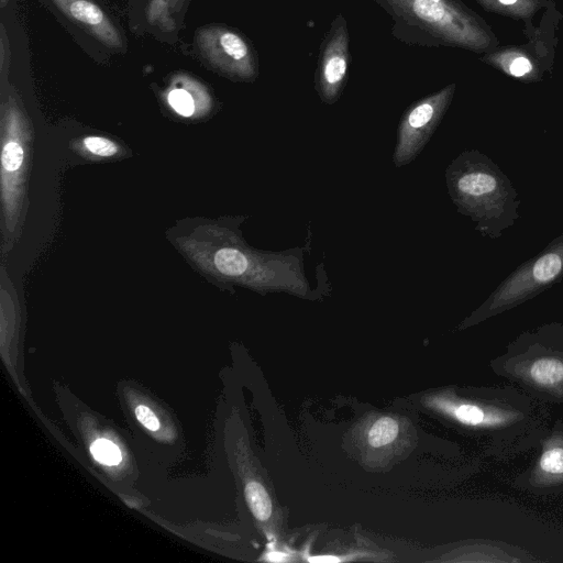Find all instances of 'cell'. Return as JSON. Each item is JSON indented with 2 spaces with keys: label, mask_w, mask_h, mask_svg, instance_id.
<instances>
[{
  "label": "cell",
  "mask_w": 563,
  "mask_h": 563,
  "mask_svg": "<svg viewBox=\"0 0 563 563\" xmlns=\"http://www.w3.org/2000/svg\"><path fill=\"white\" fill-rule=\"evenodd\" d=\"M489 366L532 398L563 405V327L519 335Z\"/></svg>",
  "instance_id": "1"
},
{
  "label": "cell",
  "mask_w": 563,
  "mask_h": 563,
  "mask_svg": "<svg viewBox=\"0 0 563 563\" xmlns=\"http://www.w3.org/2000/svg\"><path fill=\"white\" fill-rule=\"evenodd\" d=\"M391 19V35L407 45L439 46L467 41L464 15L452 0H373Z\"/></svg>",
  "instance_id": "2"
},
{
  "label": "cell",
  "mask_w": 563,
  "mask_h": 563,
  "mask_svg": "<svg viewBox=\"0 0 563 563\" xmlns=\"http://www.w3.org/2000/svg\"><path fill=\"white\" fill-rule=\"evenodd\" d=\"M195 41L203 59L219 74L238 81H254L258 77L257 53L240 32L212 24L198 29Z\"/></svg>",
  "instance_id": "3"
},
{
  "label": "cell",
  "mask_w": 563,
  "mask_h": 563,
  "mask_svg": "<svg viewBox=\"0 0 563 563\" xmlns=\"http://www.w3.org/2000/svg\"><path fill=\"white\" fill-rule=\"evenodd\" d=\"M350 34L342 13L335 15L320 44L314 87L320 99L332 104L345 87L350 66Z\"/></svg>",
  "instance_id": "4"
},
{
  "label": "cell",
  "mask_w": 563,
  "mask_h": 563,
  "mask_svg": "<svg viewBox=\"0 0 563 563\" xmlns=\"http://www.w3.org/2000/svg\"><path fill=\"white\" fill-rule=\"evenodd\" d=\"M540 449L530 466L519 473L515 486L532 495L563 492V420H556L539 439Z\"/></svg>",
  "instance_id": "5"
},
{
  "label": "cell",
  "mask_w": 563,
  "mask_h": 563,
  "mask_svg": "<svg viewBox=\"0 0 563 563\" xmlns=\"http://www.w3.org/2000/svg\"><path fill=\"white\" fill-rule=\"evenodd\" d=\"M453 87H446L411 104L405 112L398 133L395 163L411 161L421 150L441 119L452 96Z\"/></svg>",
  "instance_id": "6"
},
{
  "label": "cell",
  "mask_w": 563,
  "mask_h": 563,
  "mask_svg": "<svg viewBox=\"0 0 563 563\" xmlns=\"http://www.w3.org/2000/svg\"><path fill=\"white\" fill-rule=\"evenodd\" d=\"M69 20L74 21L103 45L122 49L120 32L93 0H51Z\"/></svg>",
  "instance_id": "7"
},
{
  "label": "cell",
  "mask_w": 563,
  "mask_h": 563,
  "mask_svg": "<svg viewBox=\"0 0 563 563\" xmlns=\"http://www.w3.org/2000/svg\"><path fill=\"white\" fill-rule=\"evenodd\" d=\"M208 91L195 78L187 74H176L172 79L166 98L172 109L183 117H191L196 112L197 102H209Z\"/></svg>",
  "instance_id": "8"
},
{
  "label": "cell",
  "mask_w": 563,
  "mask_h": 563,
  "mask_svg": "<svg viewBox=\"0 0 563 563\" xmlns=\"http://www.w3.org/2000/svg\"><path fill=\"white\" fill-rule=\"evenodd\" d=\"M214 266L223 275L243 276L251 266L249 257L238 249L223 247L214 254Z\"/></svg>",
  "instance_id": "9"
},
{
  "label": "cell",
  "mask_w": 563,
  "mask_h": 563,
  "mask_svg": "<svg viewBox=\"0 0 563 563\" xmlns=\"http://www.w3.org/2000/svg\"><path fill=\"white\" fill-rule=\"evenodd\" d=\"M496 186L492 175L483 172H471L463 175L457 181L459 191L468 197H476L488 194Z\"/></svg>",
  "instance_id": "10"
},
{
  "label": "cell",
  "mask_w": 563,
  "mask_h": 563,
  "mask_svg": "<svg viewBox=\"0 0 563 563\" xmlns=\"http://www.w3.org/2000/svg\"><path fill=\"white\" fill-rule=\"evenodd\" d=\"M245 498L253 515L260 520H266L272 515V501L265 488L257 482L245 486Z\"/></svg>",
  "instance_id": "11"
},
{
  "label": "cell",
  "mask_w": 563,
  "mask_h": 563,
  "mask_svg": "<svg viewBox=\"0 0 563 563\" xmlns=\"http://www.w3.org/2000/svg\"><path fill=\"white\" fill-rule=\"evenodd\" d=\"M398 423L388 417L378 419L368 432V442L378 448L391 443L398 434Z\"/></svg>",
  "instance_id": "12"
},
{
  "label": "cell",
  "mask_w": 563,
  "mask_h": 563,
  "mask_svg": "<svg viewBox=\"0 0 563 563\" xmlns=\"http://www.w3.org/2000/svg\"><path fill=\"white\" fill-rule=\"evenodd\" d=\"M563 266L562 258L556 253L541 256L534 264L532 274L537 282L547 283L554 279Z\"/></svg>",
  "instance_id": "13"
},
{
  "label": "cell",
  "mask_w": 563,
  "mask_h": 563,
  "mask_svg": "<svg viewBox=\"0 0 563 563\" xmlns=\"http://www.w3.org/2000/svg\"><path fill=\"white\" fill-rule=\"evenodd\" d=\"M147 19L151 24L164 31L174 29V21L170 12V0H148L146 9Z\"/></svg>",
  "instance_id": "14"
},
{
  "label": "cell",
  "mask_w": 563,
  "mask_h": 563,
  "mask_svg": "<svg viewBox=\"0 0 563 563\" xmlns=\"http://www.w3.org/2000/svg\"><path fill=\"white\" fill-rule=\"evenodd\" d=\"M92 456L100 463L115 465L121 461L119 448L109 440L99 439L90 446Z\"/></svg>",
  "instance_id": "15"
},
{
  "label": "cell",
  "mask_w": 563,
  "mask_h": 563,
  "mask_svg": "<svg viewBox=\"0 0 563 563\" xmlns=\"http://www.w3.org/2000/svg\"><path fill=\"white\" fill-rule=\"evenodd\" d=\"M23 150L19 143L8 142L2 150V166L8 172H14L20 168L23 162Z\"/></svg>",
  "instance_id": "16"
},
{
  "label": "cell",
  "mask_w": 563,
  "mask_h": 563,
  "mask_svg": "<svg viewBox=\"0 0 563 563\" xmlns=\"http://www.w3.org/2000/svg\"><path fill=\"white\" fill-rule=\"evenodd\" d=\"M84 144L89 152L98 156H112L118 152L117 144L102 136H88Z\"/></svg>",
  "instance_id": "17"
},
{
  "label": "cell",
  "mask_w": 563,
  "mask_h": 563,
  "mask_svg": "<svg viewBox=\"0 0 563 563\" xmlns=\"http://www.w3.org/2000/svg\"><path fill=\"white\" fill-rule=\"evenodd\" d=\"M137 420L148 430L156 431L159 428V422L153 411L146 406H137L135 409Z\"/></svg>",
  "instance_id": "18"
},
{
  "label": "cell",
  "mask_w": 563,
  "mask_h": 563,
  "mask_svg": "<svg viewBox=\"0 0 563 563\" xmlns=\"http://www.w3.org/2000/svg\"><path fill=\"white\" fill-rule=\"evenodd\" d=\"M532 66L529 59L525 57L516 58L509 68V71L515 77H521L531 70Z\"/></svg>",
  "instance_id": "19"
},
{
  "label": "cell",
  "mask_w": 563,
  "mask_h": 563,
  "mask_svg": "<svg viewBox=\"0 0 563 563\" xmlns=\"http://www.w3.org/2000/svg\"><path fill=\"white\" fill-rule=\"evenodd\" d=\"M308 560H309V562H316V563H333V562H339L340 561L339 558L329 556V555L312 556V558H309Z\"/></svg>",
  "instance_id": "20"
},
{
  "label": "cell",
  "mask_w": 563,
  "mask_h": 563,
  "mask_svg": "<svg viewBox=\"0 0 563 563\" xmlns=\"http://www.w3.org/2000/svg\"><path fill=\"white\" fill-rule=\"evenodd\" d=\"M268 559L271 561L282 562V561H285L287 559V555L284 554V553H280V552H272V553L268 554Z\"/></svg>",
  "instance_id": "21"
},
{
  "label": "cell",
  "mask_w": 563,
  "mask_h": 563,
  "mask_svg": "<svg viewBox=\"0 0 563 563\" xmlns=\"http://www.w3.org/2000/svg\"><path fill=\"white\" fill-rule=\"evenodd\" d=\"M185 0H170L172 15L176 13L184 4Z\"/></svg>",
  "instance_id": "22"
},
{
  "label": "cell",
  "mask_w": 563,
  "mask_h": 563,
  "mask_svg": "<svg viewBox=\"0 0 563 563\" xmlns=\"http://www.w3.org/2000/svg\"><path fill=\"white\" fill-rule=\"evenodd\" d=\"M501 3L504 4H511L514 3L516 0H499Z\"/></svg>",
  "instance_id": "23"
},
{
  "label": "cell",
  "mask_w": 563,
  "mask_h": 563,
  "mask_svg": "<svg viewBox=\"0 0 563 563\" xmlns=\"http://www.w3.org/2000/svg\"><path fill=\"white\" fill-rule=\"evenodd\" d=\"M10 0H0V7L3 9Z\"/></svg>",
  "instance_id": "24"
}]
</instances>
